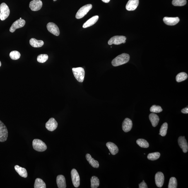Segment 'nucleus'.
Returning <instances> with one entry per match:
<instances>
[{
    "instance_id": "cd10ccee",
    "label": "nucleus",
    "mask_w": 188,
    "mask_h": 188,
    "mask_svg": "<svg viewBox=\"0 0 188 188\" xmlns=\"http://www.w3.org/2000/svg\"><path fill=\"white\" fill-rule=\"evenodd\" d=\"M136 143L140 147L142 148H147L149 146V144L148 142L144 139H138Z\"/></svg>"
},
{
    "instance_id": "5701e85b",
    "label": "nucleus",
    "mask_w": 188,
    "mask_h": 188,
    "mask_svg": "<svg viewBox=\"0 0 188 188\" xmlns=\"http://www.w3.org/2000/svg\"><path fill=\"white\" fill-rule=\"evenodd\" d=\"M149 119L153 127H156L158 125L160 119L156 114L153 113L150 114L149 115Z\"/></svg>"
},
{
    "instance_id": "2eb2a0df",
    "label": "nucleus",
    "mask_w": 188,
    "mask_h": 188,
    "mask_svg": "<svg viewBox=\"0 0 188 188\" xmlns=\"http://www.w3.org/2000/svg\"><path fill=\"white\" fill-rule=\"evenodd\" d=\"M139 3V0H129L126 5V9L129 11H134L137 8Z\"/></svg>"
},
{
    "instance_id": "7c9ffc66",
    "label": "nucleus",
    "mask_w": 188,
    "mask_h": 188,
    "mask_svg": "<svg viewBox=\"0 0 188 188\" xmlns=\"http://www.w3.org/2000/svg\"><path fill=\"white\" fill-rule=\"evenodd\" d=\"M177 186V182L176 179L174 177L171 178L169 180L168 188H176Z\"/></svg>"
},
{
    "instance_id": "7ed1b4c3",
    "label": "nucleus",
    "mask_w": 188,
    "mask_h": 188,
    "mask_svg": "<svg viewBox=\"0 0 188 188\" xmlns=\"http://www.w3.org/2000/svg\"><path fill=\"white\" fill-rule=\"evenodd\" d=\"M32 146L34 149L38 152L45 151L47 148L45 143L39 139H34L32 141Z\"/></svg>"
},
{
    "instance_id": "c9c22d12",
    "label": "nucleus",
    "mask_w": 188,
    "mask_h": 188,
    "mask_svg": "<svg viewBox=\"0 0 188 188\" xmlns=\"http://www.w3.org/2000/svg\"><path fill=\"white\" fill-rule=\"evenodd\" d=\"M139 188H148V186L147 185L146 183L145 182L144 180H143V182H142L139 185Z\"/></svg>"
},
{
    "instance_id": "c85d7f7f",
    "label": "nucleus",
    "mask_w": 188,
    "mask_h": 188,
    "mask_svg": "<svg viewBox=\"0 0 188 188\" xmlns=\"http://www.w3.org/2000/svg\"><path fill=\"white\" fill-rule=\"evenodd\" d=\"M167 128H168V124L166 122L164 123L161 128L159 134L162 137L165 136L167 134Z\"/></svg>"
},
{
    "instance_id": "f03ea898",
    "label": "nucleus",
    "mask_w": 188,
    "mask_h": 188,
    "mask_svg": "<svg viewBox=\"0 0 188 188\" xmlns=\"http://www.w3.org/2000/svg\"><path fill=\"white\" fill-rule=\"evenodd\" d=\"M73 75L75 78L80 82H83L84 80L85 72L84 69L82 67L72 68Z\"/></svg>"
},
{
    "instance_id": "a878e982",
    "label": "nucleus",
    "mask_w": 188,
    "mask_h": 188,
    "mask_svg": "<svg viewBox=\"0 0 188 188\" xmlns=\"http://www.w3.org/2000/svg\"><path fill=\"white\" fill-rule=\"evenodd\" d=\"M91 187L92 188H97L100 184V181L98 178L95 176H93L91 179Z\"/></svg>"
},
{
    "instance_id": "473e14b6",
    "label": "nucleus",
    "mask_w": 188,
    "mask_h": 188,
    "mask_svg": "<svg viewBox=\"0 0 188 188\" xmlns=\"http://www.w3.org/2000/svg\"><path fill=\"white\" fill-rule=\"evenodd\" d=\"M49 56L47 54H40L37 56V60L39 62L43 63L45 62L47 60Z\"/></svg>"
},
{
    "instance_id": "f3484780",
    "label": "nucleus",
    "mask_w": 188,
    "mask_h": 188,
    "mask_svg": "<svg viewBox=\"0 0 188 188\" xmlns=\"http://www.w3.org/2000/svg\"><path fill=\"white\" fill-rule=\"evenodd\" d=\"M132 122L130 119L126 118L122 124V129L125 132H127L130 131L132 127Z\"/></svg>"
},
{
    "instance_id": "4be33fe9",
    "label": "nucleus",
    "mask_w": 188,
    "mask_h": 188,
    "mask_svg": "<svg viewBox=\"0 0 188 188\" xmlns=\"http://www.w3.org/2000/svg\"><path fill=\"white\" fill-rule=\"evenodd\" d=\"M86 158L90 165L94 168H98L99 166V162L96 160L92 158L91 155L89 154H87L86 155Z\"/></svg>"
},
{
    "instance_id": "9b49d317",
    "label": "nucleus",
    "mask_w": 188,
    "mask_h": 188,
    "mask_svg": "<svg viewBox=\"0 0 188 188\" xmlns=\"http://www.w3.org/2000/svg\"><path fill=\"white\" fill-rule=\"evenodd\" d=\"M58 126V123L55 119L54 118H51L46 123L45 127L49 131H53L57 128Z\"/></svg>"
},
{
    "instance_id": "393cba45",
    "label": "nucleus",
    "mask_w": 188,
    "mask_h": 188,
    "mask_svg": "<svg viewBox=\"0 0 188 188\" xmlns=\"http://www.w3.org/2000/svg\"><path fill=\"white\" fill-rule=\"evenodd\" d=\"M34 187L35 188H46V184L42 179L37 178L35 180Z\"/></svg>"
},
{
    "instance_id": "ea45409f",
    "label": "nucleus",
    "mask_w": 188,
    "mask_h": 188,
    "mask_svg": "<svg viewBox=\"0 0 188 188\" xmlns=\"http://www.w3.org/2000/svg\"><path fill=\"white\" fill-rule=\"evenodd\" d=\"M56 1V0H54V1Z\"/></svg>"
},
{
    "instance_id": "a211bd4d",
    "label": "nucleus",
    "mask_w": 188,
    "mask_h": 188,
    "mask_svg": "<svg viewBox=\"0 0 188 188\" xmlns=\"http://www.w3.org/2000/svg\"><path fill=\"white\" fill-rule=\"evenodd\" d=\"M56 183L58 187L59 188H65L66 187V179L64 176L59 175L56 177Z\"/></svg>"
},
{
    "instance_id": "2f4dec72",
    "label": "nucleus",
    "mask_w": 188,
    "mask_h": 188,
    "mask_svg": "<svg viewBox=\"0 0 188 188\" xmlns=\"http://www.w3.org/2000/svg\"><path fill=\"white\" fill-rule=\"evenodd\" d=\"M21 54L19 52L16 51H12L10 54V56L12 59L16 60L20 58Z\"/></svg>"
},
{
    "instance_id": "a19ab883",
    "label": "nucleus",
    "mask_w": 188,
    "mask_h": 188,
    "mask_svg": "<svg viewBox=\"0 0 188 188\" xmlns=\"http://www.w3.org/2000/svg\"><path fill=\"white\" fill-rule=\"evenodd\" d=\"M20 19H21L22 18H20Z\"/></svg>"
},
{
    "instance_id": "f257e3e1",
    "label": "nucleus",
    "mask_w": 188,
    "mask_h": 188,
    "mask_svg": "<svg viewBox=\"0 0 188 188\" xmlns=\"http://www.w3.org/2000/svg\"><path fill=\"white\" fill-rule=\"evenodd\" d=\"M130 56L129 54H123L116 57L112 61V65L114 67L118 66L127 63L129 61Z\"/></svg>"
},
{
    "instance_id": "f8f14e48",
    "label": "nucleus",
    "mask_w": 188,
    "mask_h": 188,
    "mask_svg": "<svg viewBox=\"0 0 188 188\" xmlns=\"http://www.w3.org/2000/svg\"><path fill=\"white\" fill-rule=\"evenodd\" d=\"M43 3L40 0H33L30 3V8L32 11H39L42 8Z\"/></svg>"
},
{
    "instance_id": "39448f33",
    "label": "nucleus",
    "mask_w": 188,
    "mask_h": 188,
    "mask_svg": "<svg viewBox=\"0 0 188 188\" xmlns=\"http://www.w3.org/2000/svg\"><path fill=\"white\" fill-rule=\"evenodd\" d=\"M92 7V5L91 4H87L82 7L77 13L76 18L77 19L83 18L91 9Z\"/></svg>"
},
{
    "instance_id": "9d476101",
    "label": "nucleus",
    "mask_w": 188,
    "mask_h": 188,
    "mask_svg": "<svg viewBox=\"0 0 188 188\" xmlns=\"http://www.w3.org/2000/svg\"><path fill=\"white\" fill-rule=\"evenodd\" d=\"M47 28L48 30L50 33L56 36L60 35V30L56 24L53 23H49L47 25Z\"/></svg>"
},
{
    "instance_id": "aec40b11",
    "label": "nucleus",
    "mask_w": 188,
    "mask_h": 188,
    "mask_svg": "<svg viewBox=\"0 0 188 188\" xmlns=\"http://www.w3.org/2000/svg\"><path fill=\"white\" fill-rule=\"evenodd\" d=\"M106 145L112 154L115 155L118 153L119 148L117 145L114 143L109 142L106 143Z\"/></svg>"
},
{
    "instance_id": "c756f323",
    "label": "nucleus",
    "mask_w": 188,
    "mask_h": 188,
    "mask_svg": "<svg viewBox=\"0 0 188 188\" xmlns=\"http://www.w3.org/2000/svg\"><path fill=\"white\" fill-rule=\"evenodd\" d=\"M160 156V153L156 152L149 154L148 156V158L149 160L154 161L158 159Z\"/></svg>"
},
{
    "instance_id": "0eeeda50",
    "label": "nucleus",
    "mask_w": 188,
    "mask_h": 188,
    "mask_svg": "<svg viewBox=\"0 0 188 188\" xmlns=\"http://www.w3.org/2000/svg\"><path fill=\"white\" fill-rule=\"evenodd\" d=\"M126 38L123 36H116L111 38L108 42L109 45H112L113 44L115 45H119L123 43L124 41H126Z\"/></svg>"
},
{
    "instance_id": "ddd939ff",
    "label": "nucleus",
    "mask_w": 188,
    "mask_h": 188,
    "mask_svg": "<svg viewBox=\"0 0 188 188\" xmlns=\"http://www.w3.org/2000/svg\"><path fill=\"white\" fill-rule=\"evenodd\" d=\"M165 181V177L162 172H157L155 176V182L157 187H162Z\"/></svg>"
},
{
    "instance_id": "f704fd0d",
    "label": "nucleus",
    "mask_w": 188,
    "mask_h": 188,
    "mask_svg": "<svg viewBox=\"0 0 188 188\" xmlns=\"http://www.w3.org/2000/svg\"><path fill=\"white\" fill-rule=\"evenodd\" d=\"M150 110L152 113H159L162 112L163 110L160 106L154 105L150 107Z\"/></svg>"
},
{
    "instance_id": "412c9836",
    "label": "nucleus",
    "mask_w": 188,
    "mask_h": 188,
    "mask_svg": "<svg viewBox=\"0 0 188 188\" xmlns=\"http://www.w3.org/2000/svg\"><path fill=\"white\" fill-rule=\"evenodd\" d=\"M14 168L17 173L21 177L26 178L28 176V173L25 168L20 167L18 165L15 166Z\"/></svg>"
},
{
    "instance_id": "6e6552de",
    "label": "nucleus",
    "mask_w": 188,
    "mask_h": 188,
    "mask_svg": "<svg viewBox=\"0 0 188 188\" xmlns=\"http://www.w3.org/2000/svg\"><path fill=\"white\" fill-rule=\"evenodd\" d=\"M72 181L75 187H78L80 185V177L78 172L76 169H73L71 172Z\"/></svg>"
},
{
    "instance_id": "4468645a",
    "label": "nucleus",
    "mask_w": 188,
    "mask_h": 188,
    "mask_svg": "<svg viewBox=\"0 0 188 188\" xmlns=\"http://www.w3.org/2000/svg\"><path fill=\"white\" fill-rule=\"evenodd\" d=\"M163 21L166 25H175L179 23L180 20L178 17H165L163 19Z\"/></svg>"
},
{
    "instance_id": "20e7f679",
    "label": "nucleus",
    "mask_w": 188,
    "mask_h": 188,
    "mask_svg": "<svg viewBox=\"0 0 188 188\" xmlns=\"http://www.w3.org/2000/svg\"><path fill=\"white\" fill-rule=\"evenodd\" d=\"M10 14V10L8 6L5 3H1L0 6V19L1 21L7 18Z\"/></svg>"
},
{
    "instance_id": "1a4fd4ad",
    "label": "nucleus",
    "mask_w": 188,
    "mask_h": 188,
    "mask_svg": "<svg viewBox=\"0 0 188 188\" xmlns=\"http://www.w3.org/2000/svg\"><path fill=\"white\" fill-rule=\"evenodd\" d=\"M25 21L23 19H18L15 21L12 25L10 29V31L11 32H14L17 29L22 28L24 26Z\"/></svg>"
},
{
    "instance_id": "6ab92c4d",
    "label": "nucleus",
    "mask_w": 188,
    "mask_h": 188,
    "mask_svg": "<svg viewBox=\"0 0 188 188\" xmlns=\"http://www.w3.org/2000/svg\"><path fill=\"white\" fill-rule=\"evenodd\" d=\"M99 17L98 15L93 16L88 20L86 23H85L83 25V28H85L88 27L92 26L95 23H96L98 20Z\"/></svg>"
},
{
    "instance_id": "bb28decb",
    "label": "nucleus",
    "mask_w": 188,
    "mask_h": 188,
    "mask_svg": "<svg viewBox=\"0 0 188 188\" xmlns=\"http://www.w3.org/2000/svg\"><path fill=\"white\" fill-rule=\"evenodd\" d=\"M188 75L185 72H182L178 73L176 77V80L178 82L183 81L187 79Z\"/></svg>"
},
{
    "instance_id": "423d86ee",
    "label": "nucleus",
    "mask_w": 188,
    "mask_h": 188,
    "mask_svg": "<svg viewBox=\"0 0 188 188\" xmlns=\"http://www.w3.org/2000/svg\"><path fill=\"white\" fill-rule=\"evenodd\" d=\"M8 132L6 126L0 121V142H4L7 140Z\"/></svg>"
},
{
    "instance_id": "dca6fc26",
    "label": "nucleus",
    "mask_w": 188,
    "mask_h": 188,
    "mask_svg": "<svg viewBox=\"0 0 188 188\" xmlns=\"http://www.w3.org/2000/svg\"><path fill=\"white\" fill-rule=\"evenodd\" d=\"M178 143L179 146L182 149L183 152L187 153L188 150V145L184 136H180L178 138Z\"/></svg>"
},
{
    "instance_id": "b1692460",
    "label": "nucleus",
    "mask_w": 188,
    "mask_h": 188,
    "mask_svg": "<svg viewBox=\"0 0 188 188\" xmlns=\"http://www.w3.org/2000/svg\"><path fill=\"white\" fill-rule=\"evenodd\" d=\"M30 45L34 47H40L44 45V42L42 40H38L32 38L30 40Z\"/></svg>"
},
{
    "instance_id": "72a5a7b5",
    "label": "nucleus",
    "mask_w": 188,
    "mask_h": 188,
    "mask_svg": "<svg viewBox=\"0 0 188 188\" xmlns=\"http://www.w3.org/2000/svg\"><path fill=\"white\" fill-rule=\"evenodd\" d=\"M187 3L186 0H173L172 4L176 6H182L185 5Z\"/></svg>"
},
{
    "instance_id": "e433bc0d",
    "label": "nucleus",
    "mask_w": 188,
    "mask_h": 188,
    "mask_svg": "<svg viewBox=\"0 0 188 188\" xmlns=\"http://www.w3.org/2000/svg\"><path fill=\"white\" fill-rule=\"evenodd\" d=\"M181 112L183 113L187 114L188 113V107L185 108L184 109H182Z\"/></svg>"
},
{
    "instance_id": "58836bf2",
    "label": "nucleus",
    "mask_w": 188,
    "mask_h": 188,
    "mask_svg": "<svg viewBox=\"0 0 188 188\" xmlns=\"http://www.w3.org/2000/svg\"><path fill=\"white\" fill-rule=\"evenodd\" d=\"M1 61H0V67H1Z\"/></svg>"
},
{
    "instance_id": "79ce46f5",
    "label": "nucleus",
    "mask_w": 188,
    "mask_h": 188,
    "mask_svg": "<svg viewBox=\"0 0 188 188\" xmlns=\"http://www.w3.org/2000/svg\"><path fill=\"white\" fill-rule=\"evenodd\" d=\"M109 155H110V153H109Z\"/></svg>"
},
{
    "instance_id": "4c0bfd02",
    "label": "nucleus",
    "mask_w": 188,
    "mask_h": 188,
    "mask_svg": "<svg viewBox=\"0 0 188 188\" xmlns=\"http://www.w3.org/2000/svg\"><path fill=\"white\" fill-rule=\"evenodd\" d=\"M102 1L105 3H108L110 1V0H102Z\"/></svg>"
}]
</instances>
